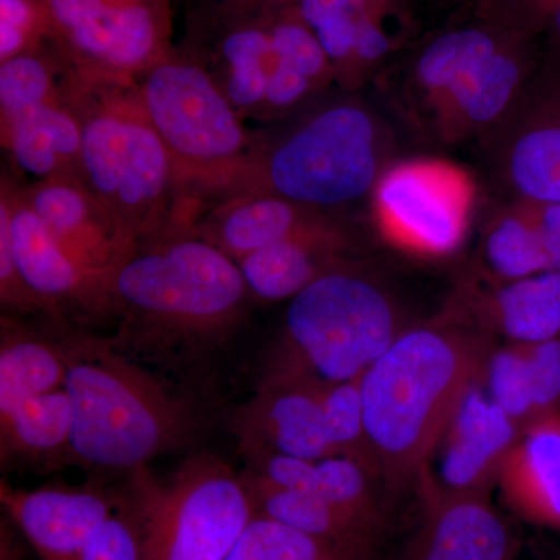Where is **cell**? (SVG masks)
Here are the masks:
<instances>
[{
    "mask_svg": "<svg viewBox=\"0 0 560 560\" xmlns=\"http://www.w3.org/2000/svg\"><path fill=\"white\" fill-rule=\"evenodd\" d=\"M125 355L167 368L194 366L231 340L250 291L237 261L197 232L140 243L110 278Z\"/></svg>",
    "mask_w": 560,
    "mask_h": 560,
    "instance_id": "6da1fadb",
    "label": "cell"
},
{
    "mask_svg": "<svg viewBox=\"0 0 560 560\" xmlns=\"http://www.w3.org/2000/svg\"><path fill=\"white\" fill-rule=\"evenodd\" d=\"M495 340L436 318L408 326L361 375L364 431L375 474L390 490L419 475L480 381Z\"/></svg>",
    "mask_w": 560,
    "mask_h": 560,
    "instance_id": "7a4b0ae2",
    "label": "cell"
},
{
    "mask_svg": "<svg viewBox=\"0 0 560 560\" xmlns=\"http://www.w3.org/2000/svg\"><path fill=\"white\" fill-rule=\"evenodd\" d=\"M68 363L65 388L73 407V464L103 474H127L150 459L186 447L198 429L189 401L98 338L49 319Z\"/></svg>",
    "mask_w": 560,
    "mask_h": 560,
    "instance_id": "3957f363",
    "label": "cell"
},
{
    "mask_svg": "<svg viewBox=\"0 0 560 560\" xmlns=\"http://www.w3.org/2000/svg\"><path fill=\"white\" fill-rule=\"evenodd\" d=\"M81 83L90 86L75 108L83 131L81 183L138 245L189 232L173 212L183 176L143 113L136 88L127 92L125 83Z\"/></svg>",
    "mask_w": 560,
    "mask_h": 560,
    "instance_id": "277c9868",
    "label": "cell"
},
{
    "mask_svg": "<svg viewBox=\"0 0 560 560\" xmlns=\"http://www.w3.org/2000/svg\"><path fill=\"white\" fill-rule=\"evenodd\" d=\"M407 327L388 291L346 265L291 298L260 378L359 381Z\"/></svg>",
    "mask_w": 560,
    "mask_h": 560,
    "instance_id": "5b68a950",
    "label": "cell"
},
{
    "mask_svg": "<svg viewBox=\"0 0 560 560\" xmlns=\"http://www.w3.org/2000/svg\"><path fill=\"white\" fill-rule=\"evenodd\" d=\"M385 132L363 103L337 101L254 149L238 178L242 194H270L330 212L374 194L390 164Z\"/></svg>",
    "mask_w": 560,
    "mask_h": 560,
    "instance_id": "8992f818",
    "label": "cell"
},
{
    "mask_svg": "<svg viewBox=\"0 0 560 560\" xmlns=\"http://www.w3.org/2000/svg\"><path fill=\"white\" fill-rule=\"evenodd\" d=\"M121 490L145 560H226L257 517L243 474L212 453L191 456L167 481L140 467Z\"/></svg>",
    "mask_w": 560,
    "mask_h": 560,
    "instance_id": "52a82bcc",
    "label": "cell"
},
{
    "mask_svg": "<svg viewBox=\"0 0 560 560\" xmlns=\"http://www.w3.org/2000/svg\"><path fill=\"white\" fill-rule=\"evenodd\" d=\"M522 81L517 55L492 33L456 28L416 55L400 102L429 138L459 142L506 120Z\"/></svg>",
    "mask_w": 560,
    "mask_h": 560,
    "instance_id": "ba28073f",
    "label": "cell"
},
{
    "mask_svg": "<svg viewBox=\"0 0 560 560\" xmlns=\"http://www.w3.org/2000/svg\"><path fill=\"white\" fill-rule=\"evenodd\" d=\"M138 81L143 113L184 183L232 186L254 149L242 117L208 69L189 50H172Z\"/></svg>",
    "mask_w": 560,
    "mask_h": 560,
    "instance_id": "9c48e42d",
    "label": "cell"
},
{
    "mask_svg": "<svg viewBox=\"0 0 560 560\" xmlns=\"http://www.w3.org/2000/svg\"><path fill=\"white\" fill-rule=\"evenodd\" d=\"M360 378L335 385L259 378L254 396L231 418L243 456L268 453L305 460L345 456L377 477L364 431Z\"/></svg>",
    "mask_w": 560,
    "mask_h": 560,
    "instance_id": "30bf717a",
    "label": "cell"
},
{
    "mask_svg": "<svg viewBox=\"0 0 560 560\" xmlns=\"http://www.w3.org/2000/svg\"><path fill=\"white\" fill-rule=\"evenodd\" d=\"M77 79L132 83L172 49V0H44Z\"/></svg>",
    "mask_w": 560,
    "mask_h": 560,
    "instance_id": "8fae6325",
    "label": "cell"
},
{
    "mask_svg": "<svg viewBox=\"0 0 560 560\" xmlns=\"http://www.w3.org/2000/svg\"><path fill=\"white\" fill-rule=\"evenodd\" d=\"M377 219L393 245L425 257L460 248L469 230V180L441 162L389 165L374 190Z\"/></svg>",
    "mask_w": 560,
    "mask_h": 560,
    "instance_id": "7c38bea8",
    "label": "cell"
},
{
    "mask_svg": "<svg viewBox=\"0 0 560 560\" xmlns=\"http://www.w3.org/2000/svg\"><path fill=\"white\" fill-rule=\"evenodd\" d=\"M521 427L495 404L481 378L460 400L447 429L420 471L419 497L430 493H489Z\"/></svg>",
    "mask_w": 560,
    "mask_h": 560,
    "instance_id": "4fadbf2b",
    "label": "cell"
},
{
    "mask_svg": "<svg viewBox=\"0 0 560 560\" xmlns=\"http://www.w3.org/2000/svg\"><path fill=\"white\" fill-rule=\"evenodd\" d=\"M438 318L508 342L560 337V271L514 280L466 276Z\"/></svg>",
    "mask_w": 560,
    "mask_h": 560,
    "instance_id": "5bb4252c",
    "label": "cell"
},
{
    "mask_svg": "<svg viewBox=\"0 0 560 560\" xmlns=\"http://www.w3.org/2000/svg\"><path fill=\"white\" fill-rule=\"evenodd\" d=\"M0 503L40 560H79L95 530L120 510L124 492L95 480L32 490L2 480Z\"/></svg>",
    "mask_w": 560,
    "mask_h": 560,
    "instance_id": "9a60e30c",
    "label": "cell"
},
{
    "mask_svg": "<svg viewBox=\"0 0 560 560\" xmlns=\"http://www.w3.org/2000/svg\"><path fill=\"white\" fill-rule=\"evenodd\" d=\"M9 198L14 260L25 285L57 318H66L69 311L114 316L110 279L73 259L18 194L9 190Z\"/></svg>",
    "mask_w": 560,
    "mask_h": 560,
    "instance_id": "2e32d148",
    "label": "cell"
},
{
    "mask_svg": "<svg viewBox=\"0 0 560 560\" xmlns=\"http://www.w3.org/2000/svg\"><path fill=\"white\" fill-rule=\"evenodd\" d=\"M411 539L393 560H514L521 539L489 493L420 495Z\"/></svg>",
    "mask_w": 560,
    "mask_h": 560,
    "instance_id": "e0dca14e",
    "label": "cell"
},
{
    "mask_svg": "<svg viewBox=\"0 0 560 560\" xmlns=\"http://www.w3.org/2000/svg\"><path fill=\"white\" fill-rule=\"evenodd\" d=\"M18 197L46 223L73 259L88 270L113 278L121 260L138 246L130 232L79 178L40 180Z\"/></svg>",
    "mask_w": 560,
    "mask_h": 560,
    "instance_id": "ac0fdd59",
    "label": "cell"
},
{
    "mask_svg": "<svg viewBox=\"0 0 560 560\" xmlns=\"http://www.w3.org/2000/svg\"><path fill=\"white\" fill-rule=\"evenodd\" d=\"M495 488L515 517L560 530V411L523 427L501 464Z\"/></svg>",
    "mask_w": 560,
    "mask_h": 560,
    "instance_id": "d6986e66",
    "label": "cell"
},
{
    "mask_svg": "<svg viewBox=\"0 0 560 560\" xmlns=\"http://www.w3.org/2000/svg\"><path fill=\"white\" fill-rule=\"evenodd\" d=\"M242 474L253 493L257 515L324 541L352 558L382 560L390 522L364 517L308 493L278 488L248 470Z\"/></svg>",
    "mask_w": 560,
    "mask_h": 560,
    "instance_id": "ffe728a7",
    "label": "cell"
},
{
    "mask_svg": "<svg viewBox=\"0 0 560 560\" xmlns=\"http://www.w3.org/2000/svg\"><path fill=\"white\" fill-rule=\"evenodd\" d=\"M348 234L330 220L237 261L253 300L290 301L327 272L355 264Z\"/></svg>",
    "mask_w": 560,
    "mask_h": 560,
    "instance_id": "44dd1931",
    "label": "cell"
},
{
    "mask_svg": "<svg viewBox=\"0 0 560 560\" xmlns=\"http://www.w3.org/2000/svg\"><path fill=\"white\" fill-rule=\"evenodd\" d=\"M481 386L521 429L560 411V337L493 346Z\"/></svg>",
    "mask_w": 560,
    "mask_h": 560,
    "instance_id": "7402d4cb",
    "label": "cell"
},
{
    "mask_svg": "<svg viewBox=\"0 0 560 560\" xmlns=\"http://www.w3.org/2000/svg\"><path fill=\"white\" fill-rule=\"evenodd\" d=\"M245 458L246 470L278 488L308 493L364 517L390 522L388 508L378 490L382 481L359 460L345 456L305 460L268 453Z\"/></svg>",
    "mask_w": 560,
    "mask_h": 560,
    "instance_id": "603a6c76",
    "label": "cell"
},
{
    "mask_svg": "<svg viewBox=\"0 0 560 560\" xmlns=\"http://www.w3.org/2000/svg\"><path fill=\"white\" fill-rule=\"evenodd\" d=\"M73 407L66 388L0 410L2 469L72 466Z\"/></svg>",
    "mask_w": 560,
    "mask_h": 560,
    "instance_id": "cb8c5ba5",
    "label": "cell"
},
{
    "mask_svg": "<svg viewBox=\"0 0 560 560\" xmlns=\"http://www.w3.org/2000/svg\"><path fill=\"white\" fill-rule=\"evenodd\" d=\"M334 220L320 212L270 194H242L195 230L206 241L241 261L256 250Z\"/></svg>",
    "mask_w": 560,
    "mask_h": 560,
    "instance_id": "d4e9b609",
    "label": "cell"
},
{
    "mask_svg": "<svg viewBox=\"0 0 560 560\" xmlns=\"http://www.w3.org/2000/svg\"><path fill=\"white\" fill-rule=\"evenodd\" d=\"M3 140L18 167L43 180L79 178L83 131L75 108L54 101L2 124Z\"/></svg>",
    "mask_w": 560,
    "mask_h": 560,
    "instance_id": "484cf974",
    "label": "cell"
},
{
    "mask_svg": "<svg viewBox=\"0 0 560 560\" xmlns=\"http://www.w3.org/2000/svg\"><path fill=\"white\" fill-rule=\"evenodd\" d=\"M66 377L68 363L50 324L44 329H33L3 313L0 319V410L65 388Z\"/></svg>",
    "mask_w": 560,
    "mask_h": 560,
    "instance_id": "4316f807",
    "label": "cell"
},
{
    "mask_svg": "<svg viewBox=\"0 0 560 560\" xmlns=\"http://www.w3.org/2000/svg\"><path fill=\"white\" fill-rule=\"evenodd\" d=\"M518 206L493 217L485 232L481 245V272L493 279L514 280L555 271L548 235L541 228L539 215Z\"/></svg>",
    "mask_w": 560,
    "mask_h": 560,
    "instance_id": "83f0119b",
    "label": "cell"
},
{
    "mask_svg": "<svg viewBox=\"0 0 560 560\" xmlns=\"http://www.w3.org/2000/svg\"><path fill=\"white\" fill-rule=\"evenodd\" d=\"M501 167L523 201L560 205V124L523 128L508 139Z\"/></svg>",
    "mask_w": 560,
    "mask_h": 560,
    "instance_id": "f1b7e54d",
    "label": "cell"
},
{
    "mask_svg": "<svg viewBox=\"0 0 560 560\" xmlns=\"http://www.w3.org/2000/svg\"><path fill=\"white\" fill-rule=\"evenodd\" d=\"M54 62L44 51H27L0 65L2 124L46 103L60 101Z\"/></svg>",
    "mask_w": 560,
    "mask_h": 560,
    "instance_id": "f546056e",
    "label": "cell"
},
{
    "mask_svg": "<svg viewBox=\"0 0 560 560\" xmlns=\"http://www.w3.org/2000/svg\"><path fill=\"white\" fill-rule=\"evenodd\" d=\"M226 560H360L257 515Z\"/></svg>",
    "mask_w": 560,
    "mask_h": 560,
    "instance_id": "4dcf8cb0",
    "label": "cell"
},
{
    "mask_svg": "<svg viewBox=\"0 0 560 560\" xmlns=\"http://www.w3.org/2000/svg\"><path fill=\"white\" fill-rule=\"evenodd\" d=\"M265 22L279 60L311 79L320 90L327 86L334 69L318 36L301 20L296 9L291 7L267 13Z\"/></svg>",
    "mask_w": 560,
    "mask_h": 560,
    "instance_id": "1f68e13d",
    "label": "cell"
},
{
    "mask_svg": "<svg viewBox=\"0 0 560 560\" xmlns=\"http://www.w3.org/2000/svg\"><path fill=\"white\" fill-rule=\"evenodd\" d=\"M49 36L44 0H0V61L38 50Z\"/></svg>",
    "mask_w": 560,
    "mask_h": 560,
    "instance_id": "d6a6232c",
    "label": "cell"
},
{
    "mask_svg": "<svg viewBox=\"0 0 560 560\" xmlns=\"http://www.w3.org/2000/svg\"><path fill=\"white\" fill-rule=\"evenodd\" d=\"M0 302L3 313L25 315V313H44L47 318L57 316L22 280L14 260L13 238H11V208L9 190L2 187L0 200Z\"/></svg>",
    "mask_w": 560,
    "mask_h": 560,
    "instance_id": "836d02e7",
    "label": "cell"
},
{
    "mask_svg": "<svg viewBox=\"0 0 560 560\" xmlns=\"http://www.w3.org/2000/svg\"><path fill=\"white\" fill-rule=\"evenodd\" d=\"M79 560H145L139 522L125 493L120 510L95 530Z\"/></svg>",
    "mask_w": 560,
    "mask_h": 560,
    "instance_id": "e575fe53",
    "label": "cell"
},
{
    "mask_svg": "<svg viewBox=\"0 0 560 560\" xmlns=\"http://www.w3.org/2000/svg\"><path fill=\"white\" fill-rule=\"evenodd\" d=\"M300 0H189L190 24L257 18L296 7Z\"/></svg>",
    "mask_w": 560,
    "mask_h": 560,
    "instance_id": "d590c367",
    "label": "cell"
},
{
    "mask_svg": "<svg viewBox=\"0 0 560 560\" xmlns=\"http://www.w3.org/2000/svg\"><path fill=\"white\" fill-rule=\"evenodd\" d=\"M313 32L338 18H360L370 13V0H300L294 7Z\"/></svg>",
    "mask_w": 560,
    "mask_h": 560,
    "instance_id": "8d00e7d4",
    "label": "cell"
},
{
    "mask_svg": "<svg viewBox=\"0 0 560 560\" xmlns=\"http://www.w3.org/2000/svg\"><path fill=\"white\" fill-rule=\"evenodd\" d=\"M24 536L16 528L9 515L0 517V560H28L25 551Z\"/></svg>",
    "mask_w": 560,
    "mask_h": 560,
    "instance_id": "74e56055",
    "label": "cell"
},
{
    "mask_svg": "<svg viewBox=\"0 0 560 560\" xmlns=\"http://www.w3.org/2000/svg\"><path fill=\"white\" fill-rule=\"evenodd\" d=\"M552 25L560 36V0H556L555 7H552Z\"/></svg>",
    "mask_w": 560,
    "mask_h": 560,
    "instance_id": "f35d334b",
    "label": "cell"
}]
</instances>
